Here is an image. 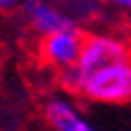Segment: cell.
<instances>
[{
    "mask_svg": "<svg viewBox=\"0 0 131 131\" xmlns=\"http://www.w3.org/2000/svg\"><path fill=\"white\" fill-rule=\"evenodd\" d=\"M78 98L100 104L131 102V58L84 78Z\"/></svg>",
    "mask_w": 131,
    "mask_h": 131,
    "instance_id": "cell-1",
    "label": "cell"
},
{
    "mask_svg": "<svg viewBox=\"0 0 131 131\" xmlns=\"http://www.w3.org/2000/svg\"><path fill=\"white\" fill-rule=\"evenodd\" d=\"M129 58L131 47L124 38H118L113 34H84L82 51L76 62V69L84 82V78L93 76L111 64L129 60Z\"/></svg>",
    "mask_w": 131,
    "mask_h": 131,
    "instance_id": "cell-2",
    "label": "cell"
},
{
    "mask_svg": "<svg viewBox=\"0 0 131 131\" xmlns=\"http://www.w3.org/2000/svg\"><path fill=\"white\" fill-rule=\"evenodd\" d=\"M82 40H84L82 29H78V27L62 29V31L38 38L36 56H38L42 67L53 69V71H62L67 67H73L78 62L80 51H82Z\"/></svg>",
    "mask_w": 131,
    "mask_h": 131,
    "instance_id": "cell-3",
    "label": "cell"
},
{
    "mask_svg": "<svg viewBox=\"0 0 131 131\" xmlns=\"http://www.w3.org/2000/svg\"><path fill=\"white\" fill-rule=\"evenodd\" d=\"M42 116L53 131H96L64 96H47L42 102Z\"/></svg>",
    "mask_w": 131,
    "mask_h": 131,
    "instance_id": "cell-4",
    "label": "cell"
},
{
    "mask_svg": "<svg viewBox=\"0 0 131 131\" xmlns=\"http://www.w3.org/2000/svg\"><path fill=\"white\" fill-rule=\"evenodd\" d=\"M22 7H25V16H27L29 27H31V31L38 38L56 34V31H62V29L76 27L56 5L47 2V0H25Z\"/></svg>",
    "mask_w": 131,
    "mask_h": 131,
    "instance_id": "cell-5",
    "label": "cell"
},
{
    "mask_svg": "<svg viewBox=\"0 0 131 131\" xmlns=\"http://www.w3.org/2000/svg\"><path fill=\"white\" fill-rule=\"evenodd\" d=\"M56 7L67 16L76 27L96 22L104 11L102 0H56Z\"/></svg>",
    "mask_w": 131,
    "mask_h": 131,
    "instance_id": "cell-6",
    "label": "cell"
},
{
    "mask_svg": "<svg viewBox=\"0 0 131 131\" xmlns=\"http://www.w3.org/2000/svg\"><path fill=\"white\" fill-rule=\"evenodd\" d=\"M104 5H109V7H116L120 11H129L131 14V0H102Z\"/></svg>",
    "mask_w": 131,
    "mask_h": 131,
    "instance_id": "cell-7",
    "label": "cell"
},
{
    "mask_svg": "<svg viewBox=\"0 0 131 131\" xmlns=\"http://www.w3.org/2000/svg\"><path fill=\"white\" fill-rule=\"evenodd\" d=\"M20 5V0H0V11H14Z\"/></svg>",
    "mask_w": 131,
    "mask_h": 131,
    "instance_id": "cell-8",
    "label": "cell"
}]
</instances>
